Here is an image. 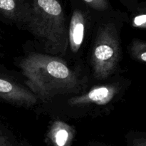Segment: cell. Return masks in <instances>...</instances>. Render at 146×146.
<instances>
[{
  "instance_id": "cell-1",
  "label": "cell",
  "mask_w": 146,
  "mask_h": 146,
  "mask_svg": "<svg viewBox=\"0 0 146 146\" xmlns=\"http://www.w3.org/2000/svg\"><path fill=\"white\" fill-rule=\"evenodd\" d=\"M19 67L25 86L43 104L61 96L78 94L88 87L86 76L55 56L31 52L20 60Z\"/></svg>"
},
{
  "instance_id": "cell-2",
  "label": "cell",
  "mask_w": 146,
  "mask_h": 146,
  "mask_svg": "<svg viewBox=\"0 0 146 146\" xmlns=\"http://www.w3.org/2000/svg\"><path fill=\"white\" fill-rule=\"evenodd\" d=\"M129 86L123 78L94 86L88 91L61 96L44 103V108L56 116L78 118L99 115L110 112L123 96Z\"/></svg>"
},
{
  "instance_id": "cell-3",
  "label": "cell",
  "mask_w": 146,
  "mask_h": 146,
  "mask_svg": "<svg viewBox=\"0 0 146 146\" xmlns=\"http://www.w3.org/2000/svg\"><path fill=\"white\" fill-rule=\"evenodd\" d=\"M128 21V14L118 10L95 14V34L90 56V65L95 79L107 80L118 71L122 58L121 31Z\"/></svg>"
},
{
  "instance_id": "cell-4",
  "label": "cell",
  "mask_w": 146,
  "mask_h": 146,
  "mask_svg": "<svg viewBox=\"0 0 146 146\" xmlns=\"http://www.w3.org/2000/svg\"><path fill=\"white\" fill-rule=\"evenodd\" d=\"M21 28L28 31L44 54L63 57L68 54V25L61 0H33Z\"/></svg>"
},
{
  "instance_id": "cell-5",
  "label": "cell",
  "mask_w": 146,
  "mask_h": 146,
  "mask_svg": "<svg viewBox=\"0 0 146 146\" xmlns=\"http://www.w3.org/2000/svg\"><path fill=\"white\" fill-rule=\"evenodd\" d=\"M71 14L68 25V51L78 56L84 48L86 35L95 21V14L81 0H69Z\"/></svg>"
},
{
  "instance_id": "cell-6",
  "label": "cell",
  "mask_w": 146,
  "mask_h": 146,
  "mask_svg": "<svg viewBox=\"0 0 146 146\" xmlns=\"http://www.w3.org/2000/svg\"><path fill=\"white\" fill-rule=\"evenodd\" d=\"M0 101L14 106L32 108L38 100L28 88L0 73Z\"/></svg>"
},
{
  "instance_id": "cell-7",
  "label": "cell",
  "mask_w": 146,
  "mask_h": 146,
  "mask_svg": "<svg viewBox=\"0 0 146 146\" xmlns=\"http://www.w3.org/2000/svg\"><path fill=\"white\" fill-rule=\"evenodd\" d=\"M33 0H0V18L21 28L28 18Z\"/></svg>"
},
{
  "instance_id": "cell-8",
  "label": "cell",
  "mask_w": 146,
  "mask_h": 146,
  "mask_svg": "<svg viewBox=\"0 0 146 146\" xmlns=\"http://www.w3.org/2000/svg\"><path fill=\"white\" fill-rule=\"evenodd\" d=\"M75 130L62 120H54L48 127L46 142L48 146H72Z\"/></svg>"
},
{
  "instance_id": "cell-9",
  "label": "cell",
  "mask_w": 146,
  "mask_h": 146,
  "mask_svg": "<svg viewBox=\"0 0 146 146\" xmlns=\"http://www.w3.org/2000/svg\"><path fill=\"white\" fill-rule=\"evenodd\" d=\"M130 20L134 29H145L146 28V4L145 1L138 2L136 7L131 11Z\"/></svg>"
},
{
  "instance_id": "cell-10",
  "label": "cell",
  "mask_w": 146,
  "mask_h": 146,
  "mask_svg": "<svg viewBox=\"0 0 146 146\" xmlns=\"http://www.w3.org/2000/svg\"><path fill=\"white\" fill-rule=\"evenodd\" d=\"M128 52L134 60L145 64L146 61L145 41L138 38L133 39L130 44Z\"/></svg>"
},
{
  "instance_id": "cell-11",
  "label": "cell",
  "mask_w": 146,
  "mask_h": 146,
  "mask_svg": "<svg viewBox=\"0 0 146 146\" xmlns=\"http://www.w3.org/2000/svg\"><path fill=\"white\" fill-rule=\"evenodd\" d=\"M81 2L96 14H103L113 10L110 0H81Z\"/></svg>"
},
{
  "instance_id": "cell-12",
  "label": "cell",
  "mask_w": 146,
  "mask_h": 146,
  "mask_svg": "<svg viewBox=\"0 0 146 146\" xmlns=\"http://www.w3.org/2000/svg\"><path fill=\"white\" fill-rule=\"evenodd\" d=\"M128 146H146L145 135L141 134H133L127 136Z\"/></svg>"
},
{
  "instance_id": "cell-13",
  "label": "cell",
  "mask_w": 146,
  "mask_h": 146,
  "mask_svg": "<svg viewBox=\"0 0 146 146\" xmlns=\"http://www.w3.org/2000/svg\"><path fill=\"white\" fill-rule=\"evenodd\" d=\"M0 146H21L9 136L7 132L4 131V128L0 125Z\"/></svg>"
},
{
  "instance_id": "cell-14",
  "label": "cell",
  "mask_w": 146,
  "mask_h": 146,
  "mask_svg": "<svg viewBox=\"0 0 146 146\" xmlns=\"http://www.w3.org/2000/svg\"><path fill=\"white\" fill-rule=\"evenodd\" d=\"M119 1L128 9L129 12H131L139 2L138 0H119Z\"/></svg>"
},
{
  "instance_id": "cell-15",
  "label": "cell",
  "mask_w": 146,
  "mask_h": 146,
  "mask_svg": "<svg viewBox=\"0 0 146 146\" xmlns=\"http://www.w3.org/2000/svg\"><path fill=\"white\" fill-rule=\"evenodd\" d=\"M87 146H110L107 144L104 143H100V142H91Z\"/></svg>"
},
{
  "instance_id": "cell-16",
  "label": "cell",
  "mask_w": 146,
  "mask_h": 146,
  "mask_svg": "<svg viewBox=\"0 0 146 146\" xmlns=\"http://www.w3.org/2000/svg\"><path fill=\"white\" fill-rule=\"evenodd\" d=\"M21 146H31V145H29V144L27 142H26V141H24V142L21 144Z\"/></svg>"
},
{
  "instance_id": "cell-17",
  "label": "cell",
  "mask_w": 146,
  "mask_h": 146,
  "mask_svg": "<svg viewBox=\"0 0 146 146\" xmlns=\"http://www.w3.org/2000/svg\"><path fill=\"white\" fill-rule=\"evenodd\" d=\"M1 34H0V39H1ZM1 46H2V45H1V44L0 43V47H1Z\"/></svg>"
}]
</instances>
